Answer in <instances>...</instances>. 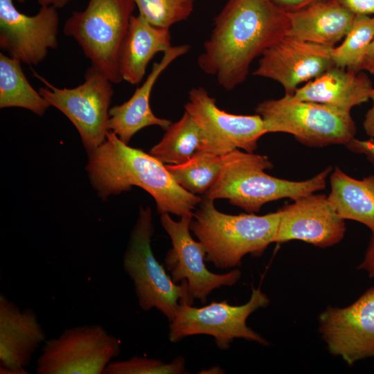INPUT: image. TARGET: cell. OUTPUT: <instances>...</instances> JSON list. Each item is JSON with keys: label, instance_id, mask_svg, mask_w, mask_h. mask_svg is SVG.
<instances>
[{"label": "cell", "instance_id": "obj_31", "mask_svg": "<svg viewBox=\"0 0 374 374\" xmlns=\"http://www.w3.org/2000/svg\"><path fill=\"white\" fill-rule=\"evenodd\" d=\"M359 269L365 271L371 278L374 279V234H372L368 246Z\"/></svg>", "mask_w": 374, "mask_h": 374}, {"label": "cell", "instance_id": "obj_34", "mask_svg": "<svg viewBox=\"0 0 374 374\" xmlns=\"http://www.w3.org/2000/svg\"><path fill=\"white\" fill-rule=\"evenodd\" d=\"M362 70L374 75V39L373 40L362 64Z\"/></svg>", "mask_w": 374, "mask_h": 374}, {"label": "cell", "instance_id": "obj_14", "mask_svg": "<svg viewBox=\"0 0 374 374\" xmlns=\"http://www.w3.org/2000/svg\"><path fill=\"white\" fill-rule=\"evenodd\" d=\"M59 13L42 6L32 16L19 12L13 0H0V48L10 57L37 65L58 46Z\"/></svg>", "mask_w": 374, "mask_h": 374}, {"label": "cell", "instance_id": "obj_26", "mask_svg": "<svg viewBox=\"0 0 374 374\" xmlns=\"http://www.w3.org/2000/svg\"><path fill=\"white\" fill-rule=\"evenodd\" d=\"M374 39V16L356 15L342 43L333 47L332 57L337 67L362 71L368 48Z\"/></svg>", "mask_w": 374, "mask_h": 374}, {"label": "cell", "instance_id": "obj_28", "mask_svg": "<svg viewBox=\"0 0 374 374\" xmlns=\"http://www.w3.org/2000/svg\"><path fill=\"white\" fill-rule=\"evenodd\" d=\"M186 360L177 357L170 363L159 359L132 356L125 360H113L103 374H181L186 373Z\"/></svg>", "mask_w": 374, "mask_h": 374}, {"label": "cell", "instance_id": "obj_7", "mask_svg": "<svg viewBox=\"0 0 374 374\" xmlns=\"http://www.w3.org/2000/svg\"><path fill=\"white\" fill-rule=\"evenodd\" d=\"M154 231L150 208L141 207L123 255V266L133 281L139 307L143 311L156 308L171 322L181 300L186 298L187 301L186 283H174L156 259L151 246Z\"/></svg>", "mask_w": 374, "mask_h": 374}, {"label": "cell", "instance_id": "obj_19", "mask_svg": "<svg viewBox=\"0 0 374 374\" xmlns=\"http://www.w3.org/2000/svg\"><path fill=\"white\" fill-rule=\"evenodd\" d=\"M373 88L366 74L334 66L298 88L291 96L350 112L353 107L370 99Z\"/></svg>", "mask_w": 374, "mask_h": 374}, {"label": "cell", "instance_id": "obj_15", "mask_svg": "<svg viewBox=\"0 0 374 374\" xmlns=\"http://www.w3.org/2000/svg\"><path fill=\"white\" fill-rule=\"evenodd\" d=\"M332 48L286 35L262 54L253 74L279 82L292 96L299 84L335 66Z\"/></svg>", "mask_w": 374, "mask_h": 374}, {"label": "cell", "instance_id": "obj_29", "mask_svg": "<svg viewBox=\"0 0 374 374\" xmlns=\"http://www.w3.org/2000/svg\"><path fill=\"white\" fill-rule=\"evenodd\" d=\"M355 15L374 16V0H337Z\"/></svg>", "mask_w": 374, "mask_h": 374}, {"label": "cell", "instance_id": "obj_10", "mask_svg": "<svg viewBox=\"0 0 374 374\" xmlns=\"http://www.w3.org/2000/svg\"><path fill=\"white\" fill-rule=\"evenodd\" d=\"M121 341L98 324L66 328L46 340L36 362L37 374H103L118 356Z\"/></svg>", "mask_w": 374, "mask_h": 374}, {"label": "cell", "instance_id": "obj_27", "mask_svg": "<svg viewBox=\"0 0 374 374\" xmlns=\"http://www.w3.org/2000/svg\"><path fill=\"white\" fill-rule=\"evenodd\" d=\"M139 15L150 24L170 28L186 20L192 14L196 0H134Z\"/></svg>", "mask_w": 374, "mask_h": 374}, {"label": "cell", "instance_id": "obj_30", "mask_svg": "<svg viewBox=\"0 0 374 374\" xmlns=\"http://www.w3.org/2000/svg\"><path fill=\"white\" fill-rule=\"evenodd\" d=\"M346 146L353 152L364 155L374 166V139L359 140L353 138Z\"/></svg>", "mask_w": 374, "mask_h": 374}, {"label": "cell", "instance_id": "obj_13", "mask_svg": "<svg viewBox=\"0 0 374 374\" xmlns=\"http://www.w3.org/2000/svg\"><path fill=\"white\" fill-rule=\"evenodd\" d=\"M319 332L330 353L350 366L374 357V287L348 306L327 307Z\"/></svg>", "mask_w": 374, "mask_h": 374}, {"label": "cell", "instance_id": "obj_12", "mask_svg": "<svg viewBox=\"0 0 374 374\" xmlns=\"http://www.w3.org/2000/svg\"><path fill=\"white\" fill-rule=\"evenodd\" d=\"M184 108L202 133L201 152L216 156L236 149L253 152L258 140L267 133L260 115H238L222 110L215 98L201 87L189 91Z\"/></svg>", "mask_w": 374, "mask_h": 374}, {"label": "cell", "instance_id": "obj_20", "mask_svg": "<svg viewBox=\"0 0 374 374\" xmlns=\"http://www.w3.org/2000/svg\"><path fill=\"white\" fill-rule=\"evenodd\" d=\"M288 15V36L331 47L345 37L356 16L337 0H319Z\"/></svg>", "mask_w": 374, "mask_h": 374}, {"label": "cell", "instance_id": "obj_11", "mask_svg": "<svg viewBox=\"0 0 374 374\" xmlns=\"http://www.w3.org/2000/svg\"><path fill=\"white\" fill-rule=\"evenodd\" d=\"M192 217L185 215L179 221H175L169 213L161 215V224L172 244L164 260L173 282L186 283L188 303L192 305L195 299H198L204 304L208 296L215 290L235 285L241 272L235 269L225 274H215L206 268V251L190 233Z\"/></svg>", "mask_w": 374, "mask_h": 374}, {"label": "cell", "instance_id": "obj_33", "mask_svg": "<svg viewBox=\"0 0 374 374\" xmlns=\"http://www.w3.org/2000/svg\"><path fill=\"white\" fill-rule=\"evenodd\" d=\"M370 99L372 100V106L365 115L363 127L366 135L374 139V87L371 92Z\"/></svg>", "mask_w": 374, "mask_h": 374}, {"label": "cell", "instance_id": "obj_8", "mask_svg": "<svg viewBox=\"0 0 374 374\" xmlns=\"http://www.w3.org/2000/svg\"><path fill=\"white\" fill-rule=\"evenodd\" d=\"M269 302L260 287H253L249 300L241 305H232L224 300L195 308L184 298L174 319L170 322L169 340L177 343L188 336L207 335L213 337L217 348L223 350H228L236 338L267 346L268 341L249 328L247 320L250 314L267 307Z\"/></svg>", "mask_w": 374, "mask_h": 374}, {"label": "cell", "instance_id": "obj_17", "mask_svg": "<svg viewBox=\"0 0 374 374\" xmlns=\"http://www.w3.org/2000/svg\"><path fill=\"white\" fill-rule=\"evenodd\" d=\"M46 341L36 312L0 294V373H28L35 352Z\"/></svg>", "mask_w": 374, "mask_h": 374}, {"label": "cell", "instance_id": "obj_21", "mask_svg": "<svg viewBox=\"0 0 374 374\" xmlns=\"http://www.w3.org/2000/svg\"><path fill=\"white\" fill-rule=\"evenodd\" d=\"M172 46L170 28L154 26L139 14L132 15L118 51L122 79L131 84H139L154 55Z\"/></svg>", "mask_w": 374, "mask_h": 374}, {"label": "cell", "instance_id": "obj_25", "mask_svg": "<svg viewBox=\"0 0 374 374\" xmlns=\"http://www.w3.org/2000/svg\"><path fill=\"white\" fill-rule=\"evenodd\" d=\"M226 154L216 156L199 151L184 163L166 165V167L184 190L196 195H204L217 179Z\"/></svg>", "mask_w": 374, "mask_h": 374}, {"label": "cell", "instance_id": "obj_3", "mask_svg": "<svg viewBox=\"0 0 374 374\" xmlns=\"http://www.w3.org/2000/svg\"><path fill=\"white\" fill-rule=\"evenodd\" d=\"M213 202L204 197L190 224V232L206 251V261L222 269L239 267L246 255L260 256L274 243L278 211L263 215H231L219 211Z\"/></svg>", "mask_w": 374, "mask_h": 374}, {"label": "cell", "instance_id": "obj_23", "mask_svg": "<svg viewBox=\"0 0 374 374\" xmlns=\"http://www.w3.org/2000/svg\"><path fill=\"white\" fill-rule=\"evenodd\" d=\"M21 63L0 53V108L21 107L42 116L51 105L29 83Z\"/></svg>", "mask_w": 374, "mask_h": 374}, {"label": "cell", "instance_id": "obj_1", "mask_svg": "<svg viewBox=\"0 0 374 374\" xmlns=\"http://www.w3.org/2000/svg\"><path fill=\"white\" fill-rule=\"evenodd\" d=\"M288 12L271 0H228L214 19L197 64L232 90L244 82L251 62L287 35Z\"/></svg>", "mask_w": 374, "mask_h": 374}, {"label": "cell", "instance_id": "obj_6", "mask_svg": "<svg viewBox=\"0 0 374 374\" xmlns=\"http://www.w3.org/2000/svg\"><path fill=\"white\" fill-rule=\"evenodd\" d=\"M255 112L262 117L267 133H288L309 147L346 145L356 133L350 112L288 95L258 103Z\"/></svg>", "mask_w": 374, "mask_h": 374}, {"label": "cell", "instance_id": "obj_4", "mask_svg": "<svg viewBox=\"0 0 374 374\" xmlns=\"http://www.w3.org/2000/svg\"><path fill=\"white\" fill-rule=\"evenodd\" d=\"M272 168L267 156L234 150L226 154L217 179L204 197L213 200L226 199L231 204L253 213L267 202L283 198L294 201L323 190L332 171L328 166L307 180L290 181L264 171Z\"/></svg>", "mask_w": 374, "mask_h": 374}, {"label": "cell", "instance_id": "obj_35", "mask_svg": "<svg viewBox=\"0 0 374 374\" xmlns=\"http://www.w3.org/2000/svg\"><path fill=\"white\" fill-rule=\"evenodd\" d=\"M19 3H24L28 0H17ZM72 0H37L39 4L46 6H53L55 8H62Z\"/></svg>", "mask_w": 374, "mask_h": 374}, {"label": "cell", "instance_id": "obj_18", "mask_svg": "<svg viewBox=\"0 0 374 374\" xmlns=\"http://www.w3.org/2000/svg\"><path fill=\"white\" fill-rule=\"evenodd\" d=\"M188 44L172 46L163 53L159 62H154L152 70L141 87L131 98L121 105L109 109L108 129L120 140L128 144L133 136L144 127L157 125L163 130L172 123L171 121L156 116L150 105L152 89L160 75L178 57L190 50Z\"/></svg>", "mask_w": 374, "mask_h": 374}, {"label": "cell", "instance_id": "obj_22", "mask_svg": "<svg viewBox=\"0 0 374 374\" xmlns=\"http://www.w3.org/2000/svg\"><path fill=\"white\" fill-rule=\"evenodd\" d=\"M330 185L328 197L339 215L364 224L374 234V175L357 179L336 166Z\"/></svg>", "mask_w": 374, "mask_h": 374}, {"label": "cell", "instance_id": "obj_32", "mask_svg": "<svg viewBox=\"0 0 374 374\" xmlns=\"http://www.w3.org/2000/svg\"><path fill=\"white\" fill-rule=\"evenodd\" d=\"M280 9L290 12L301 9L319 0H271Z\"/></svg>", "mask_w": 374, "mask_h": 374}, {"label": "cell", "instance_id": "obj_2", "mask_svg": "<svg viewBox=\"0 0 374 374\" xmlns=\"http://www.w3.org/2000/svg\"><path fill=\"white\" fill-rule=\"evenodd\" d=\"M88 156L86 170L90 183L103 200L137 186L154 198L160 215L180 217L193 215L202 201L177 184L166 164L150 153L129 146L111 131Z\"/></svg>", "mask_w": 374, "mask_h": 374}, {"label": "cell", "instance_id": "obj_5", "mask_svg": "<svg viewBox=\"0 0 374 374\" xmlns=\"http://www.w3.org/2000/svg\"><path fill=\"white\" fill-rule=\"evenodd\" d=\"M135 7L134 0H89L64 25V35L73 38L91 66L114 84L123 80L118 51Z\"/></svg>", "mask_w": 374, "mask_h": 374}, {"label": "cell", "instance_id": "obj_16", "mask_svg": "<svg viewBox=\"0 0 374 374\" xmlns=\"http://www.w3.org/2000/svg\"><path fill=\"white\" fill-rule=\"evenodd\" d=\"M278 212L280 220L274 242L298 240L326 248L338 244L344 237L345 220L325 195L302 197Z\"/></svg>", "mask_w": 374, "mask_h": 374}, {"label": "cell", "instance_id": "obj_9", "mask_svg": "<svg viewBox=\"0 0 374 374\" xmlns=\"http://www.w3.org/2000/svg\"><path fill=\"white\" fill-rule=\"evenodd\" d=\"M33 73L45 85L39 89V93L73 123L87 154L100 145L109 132L112 82L92 66L87 69L84 82L70 89L57 88Z\"/></svg>", "mask_w": 374, "mask_h": 374}, {"label": "cell", "instance_id": "obj_24", "mask_svg": "<svg viewBox=\"0 0 374 374\" xmlns=\"http://www.w3.org/2000/svg\"><path fill=\"white\" fill-rule=\"evenodd\" d=\"M200 128L191 116L184 112L181 118L172 123L161 140L150 154L166 165H178L190 160L203 145Z\"/></svg>", "mask_w": 374, "mask_h": 374}]
</instances>
